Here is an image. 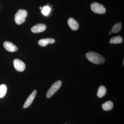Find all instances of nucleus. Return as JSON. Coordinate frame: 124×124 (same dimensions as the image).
Here are the masks:
<instances>
[{
    "label": "nucleus",
    "instance_id": "4",
    "mask_svg": "<svg viewBox=\"0 0 124 124\" xmlns=\"http://www.w3.org/2000/svg\"><path fill=\"white\" fill-rule=\"evenodd\" d=\"M90 7L92 11L95 13L103 14L106 13V9L103 5L98 2H93L91 4Z\"/></svg>",
    "mask_w": 124,
    "mask_h": 124
},
{
    "label": "nucleus",
    "instance_id": "6",
    "mask_svg": "<svg viewBox=\"0 0 124 124\" xmlns=\"http://www.w3.org/2000/svg\"><path fill=\"white\" fill-rule=\"evenodd\" d=\"M3 45L5 49L9 52H15L18 50L17 47L12 42L9 41H5Z\"/></svg>",
    "mask_w": 124,
    "mask_h": 124
},
{
    "label": "nucleus",
    "instance_id": "14",
    "mask_svg": "<svg viewBox=\"0 0 124 124\" xmlns=\"http://www.w3.org/2000/svg\"><path fill=\"white\" fill-rule=\"evenodd\" d=\"M7 87L6 85L2 84L0 85V98H3L6 94Z\"/></svg>",
    "mask_w": 124,
    "mask_h": 124
},
{
    "label": "nucleus",
    "instance_id": "17",
    "mask_svg": "<svg viewBox=\"0 0 124 124\" xmlns=\"http://www.w3.org/2000/svg\"><path fill=\"white\" fill-rule=\"evenodd\" d=\"M112 32L111 31L109 32V34H110V35H111V34H112Z\"/></svg>",
    "mask_w": 124,
    "mask_h": 124
},
{
    "label": "nucleus",
    "instance_id": "5",
    "mask_svg": "<svg viewBox=\"0 0 124 124\" xmlns=\"http://www.w3.org/2000/svg\"><path fill=\"white\" fill-rule=\"evenodd\" d=\"M14 65L16 70L19 72H22L26 68L25 63L22 60L16 59L14 61Z\"/></svg>",
    "mask_w": 124,
    "mask_h": 124
},
{
    "label": "nucleus",
    "instance_id": "8",
    "mask_svg": "<svg viewBox=\"0 0 124 124\" xmlns=\"http://www.w3.org/2000/svg\"><path fill=\"white\" fill-rule=\"evenodd\" d=\"M37 93V91L36 90H34L32 93L30 94V95L26 101L24 103L23 105V108H26L29 107L30 105L33 102L34 99L35 97L36 94Z\"/></svg>",
    "mask_w": 124,
    "mask_h": 124
},
{
    "label": "nucleus",
    "instance_id": "7",
    "mask_svg": "<svg viewBox=\"0 0 124 124\" xmlns=\"http://www.w3.org/2000/svg\"><path fill=\"white\" fill-rule=\"evenodd\" d=\"M46 26L45 24L40 23L36 24L31 28V31L35 33H39L45 31Z\"/></svg>",
    "mask_w": 124,
    "mask_h": 124
},
{
    "label": "nucleus",
    "instance_id": "3",
    "mask_svg": "<svg viewBox=\"0 0 124 124\" xmlns=\"http://www.w3.org/2000/svg\"><path fill=\"white\" fill-rule=\"evenodd\" d=\"M62 81L60 80L54 83L47 91L46 94V98H51L57 91L59 89L62 85Z\"/></svg>",
    "mask_w": 124,
    "mask_h": 124
},
{
    "label": "nucleus",
    "instance_id": "11",
    "mask_svg": "<svg viewBox=\"0 0 124 124\" xmlns=\"http://www.w3.org/2000/svg\"><path fill=\"white\" fill-rule=\"evenodd\" d=\"M102 108L104 111H108L112 110L113 107V104L111 101H109L105 102L102 104Z\"/></svg>",
    "mask_w": 124,
    "mask_h": 124
},
{
    "label": "nucleus",
    "instance_id": "18",
    "mask_svg": "<svg viewBox=\"0 0 124 124\" xmlns=\"http://www.w3.org/2000/svg\"><path fill=\"white\" fill-rule=\"evenodd\" d=\"M124 60H123V65H124Z\"/></svg>",
    "mask_w": 124,
    "mask_h": 124
},
{
    "label": "nucleus",
    "instance_id": "10",
    "mask_svg": "<svg viewBox=\"0 0 124 124\" xmlns=\"http://www.w3.org/2000/svg\"><path fill=\"white\" fill-rule=\"evenodd\" d=\"M54 42L55 40L53 38H45L40 40L38 41V44L41 46H45L48 44H52Z\"/></svg>",
    "mask_w": 124,
    "mask_h": 124
},
{
    "label": "nucleus",
    "instance_id": "16",
    "mask_svg": "<svg viewBox=\"0 0 124 124\" xmlns=\"http://www.w3.org/2000/svg\"><path fill=\"white\" fill-rule=\"evenodd\" d=\"M51 9L48 6H44L41 9V12L43 15L48 16L51 11Z\"/></svg>",
    "mask_w": 124,
    "mask_h": 124
},
{
    "label": "nucleus",
    "instance_id": "1",
    "mask_svg": "<svg viewBox=\"0 0 124 124\" xmlns=\"http://www.w3.org/2000/svg\"><path fill=\"white\" fill-rule=\"evenodd\" d=\"M85 56L90 62L94 64H102L106 62V60L103 56L94 51L88 52L85 54Z\"/></svg>",
    "mask_w": 124,
    "mask_h": 124
},
{
    "label": "nucleus",
    "instance_id": "15",
    "mask_svg": "<svg viewBox=\"0 0 124 124\" xmlns=\"http://www.w3.org/2000/svg\"><path fill=\"white\" fill-rule=\"evenodd\" d=\"M122 28V25L121 23H116L112 27L111 29V31L114 33H116L120 31Z\"/></svg>",
    "mask_w": 124,
    "mask_h": 124
},
{
    "label": "nucleus",
    "instance_id": "19",
    "mask_svg": "<svg viewBox=\"0 0 124 124\" xmlns=\"http://www.w3.org/2000/svg\"><path fill=\"white\" fill-rule=\"evenodd\" d=\"M39 8H40V9H42V7H40Z\"/></svg>",
    "mask_w": 124,
    "mask_h": 124
},
{
    "label": "nucleus",
    "instance_id": "12",
    "mask_svg": "<svg viewBox=\"0 0 124 124\" xmlns=\"http://www.w3.org/2000/svg\"><path fill=\"white\" fill-rule=\"evenodd\" d=\"M107 93V89L105 86L101 85L98 90L97 95L99 98L102 97Z\"/></svg>",
    "mask_w": 124,
    "mask_h": 124
},
{
    "label": "nucleus",
    "instance_id": "2",
    "mask_svg": "<svg viewBox=\"0 0 124 124\" xmlns=\"http://www.w3.org/2000/svg\"><path fill=\"white\" fill-rule=\"evenodd\" d=\"M27 16V12L24 9L19 10L16 14L15 20L16 23L18 25L22 24L26 20V18Z\"/></svg>",
    "mask_w": 124,
    "mask_h": 124
},
{
    "label": "nucleus",
    "instance_id": "13",
    "mask_svg": "<svg viewBox=\"0 0 124 124\" xmlns=\"http://www.w3.org/2000/svg\"><path fill=\"white\" fill-rule=\"evenodd\" d=\"M123 38L120 36L114 37L110 39L109 43L114 44H120L123 42Z\"/></svg>",
    "mask_w": 124,
    "mask_h": 124
},
{
    "label": "nucleus",
    "instance_id": "9",
    "mask_svg": "<svg viewBox=\"0 0 124 124\" xmlns=\"http://www.w3.org/2000/svg\"><path fill=\"white\" fill-rule=\"evenodd\" d=\"M67 22L69 27L72 31H77L79 28V23L73 18H69Z\"/></svg>",
    "mask_w": 124,
    "mask_h": 124
}]
</instances>
